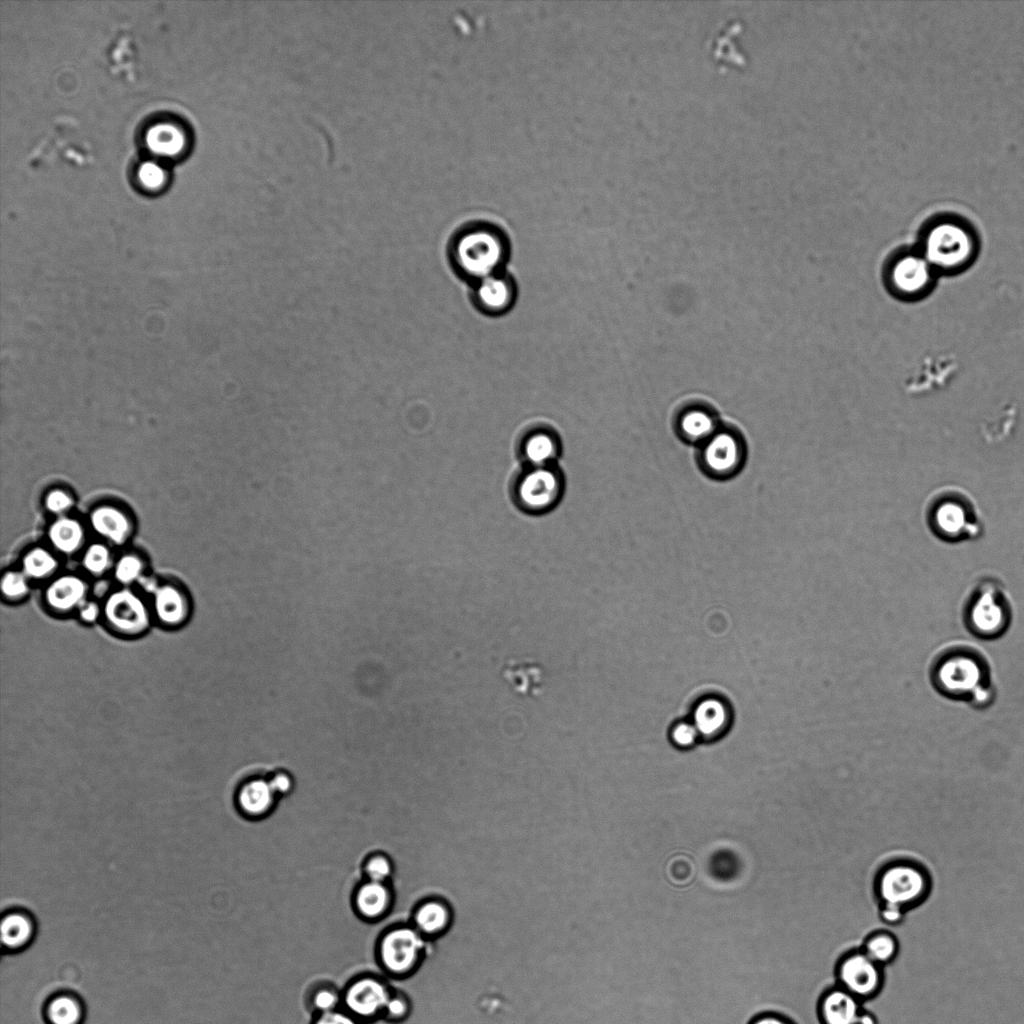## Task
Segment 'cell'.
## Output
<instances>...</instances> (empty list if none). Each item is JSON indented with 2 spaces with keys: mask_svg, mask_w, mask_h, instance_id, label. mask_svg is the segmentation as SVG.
<instances>
[{
  "mask_svg": "<svg viewBox=\"0 0 1024 1024\" xmlns=\"http://www.w3.org/2000/svg\"><path fill=\"white\" fill-rule=\"evenodd\" d=\"M424 948V936L415 927L399 926L384 934L378 952L386 971L403 975L416 967Z\"/></svg>",
  "mask_w": 1024,
  "mask_h": 1024,
  "instance_id": "obj_11",
  "label": "cell"
},
{
  "mask_svg": "<svg viewBox=\"0 0 1024 1024\" xmlns=\"http://www.w3.org/2000/svg\"><path fill=\"white\" fill-rule=\"evenodd\" d=\"M295 788V778L286 768L252 765L239 775L232 790L236 812L248 821L268 818L280 801Z\"/></svg>",
  "mask_w": 1024,
  "mask_h": 1024,
  "instance_id": "obj_3",
  "label": "cell"
},
{
  "mask_svg": "<svg viewBox=\"0 0 1024 1024\" xmlns=\"http://www.w3.org/2000/svg\"><path fill=\"white\" fill-rule=\"evenodd\" d=\"M931 879L921 865L896 860L883 866L875 879V892L880 903L899 906L906 911L923 902L929 895Z\"/></svg>",
  "mask_w": 1024,
  "mask_h": 1024,
  "instance_id": "obj_7",
  "label": "cell"
},
{
  "mask_svg": "<svg viewBox=\"0 0 1024 1024\" xmlns=\"http://www.w3.org/2000/svg\"><path fill=\"white\" fill-rule=\"evenodd\" d=\"M860 949L875 963L884 967L898 955L899 941L893 933L877 930L864 939Z\"/></svg>",
  "mask_w": 1024,
  "mask_h": 1024,
  "instance_id": "obj_26",
  "label": "cell"
},
{
  "mask_svg": "<svg viewBox=\"0 0 1024 1024\" xmlns=\"http://www.w3.org/2000/svg\"><path fill=\"white\" fill-rule=\"evenodd\" d=\"M154 613L157 620L168 628L181 626L188 615L183 595L172 586L154 588Z\"/></svg>",
  "mask_w": 1024,
  "mask_h": 1024,
  "instance_id": "obj_20",
  "label": "cell"
},
{
  "mask_svg": "<svg viewBox=\"0 0 1024 1024\" xmlns=\"http://www.w3.org/2000/svg\"><path fill=\"white\" fill-rule=\"evenodd\" d=\"M698 461L702 470L716 479L729 478L742 468L746 449L743 440L735 432L718 428L706 441L699 445Z\"/></svg>",
  "mask_w": 1024,
  "mask_h": 1024,
  "instance_id": "obj_9",
  "label": "cell"
},
{
  "mask_svg": "<svg viewBox=\"0 0 1024 1024\" xmlns=\"http://www.w3.org/2000/svg\"><path fill=\"white\" fill-rule=\"evenodd\" d=\"M856 1024H878V1020L872 1012L863 1008L857 1018Z\"/></svg>",
  "mask_w": 1024,
  "mask_h": 1024,
  "instance_id": "obj_45",
  "label": "cell"
},
{
  "mask_svg": "<svg viewBox=\"0 0 1024 1024\" xmlns=\"http://www.w3.org/2000/svg\"><path fill=\"white\" fill-rule=\"evenodd\" d=\"M471 288L474 306L488 316H501L509 312L517 299V285L505 270L487 276Z\"/></svg>",
  "mask_w": 1024,
  "mask_h": 1024,
  "instance_id": "obj_14",
  "label": "cell"
},
{
  "mask_svg": "<svg viewBox=\"0 0 1024 1024\" xmlns=\"http://www.w3.org/2000/svg\"><path fill=\"white\" fill-rule=\"evenodd\" d=\"M104 618L110 630L123 638L143 636L149 629L150 613L133 592L121 590L111 594L104 605Z\"/></svg>",
  "mask_w": 1024,
  "mask_h": 1024,
  "instance_id": "obj_12",
  "label": "cell"
},
{
  "mask_svg": "<svg viewBox=\"0 0 1024 1024\" xmlns=\"http://www.w3.org/2000/svg\"><path fill=\"white\" fill-rule=\"evenodd\" d=\"M520 452L525 465L554 464V460L560 453V441L551 429L533 428L522 438Z\"/></svg>",
  "mask_w": 1024,
  "mask_h": 1024,
  "instance_id": "obj_17",
  "label": "cell"
},
{
  "mask_svg": "<svg viewBox=\"0 0 1024 1024\" xmlns=\"http://www.w3.org/2000/svg\"><path fill=\"white\" fill-rule=\"evenodd\" d=\"M57 567V560L47 550L34 548L23 558V573L34 579H41L52 574Z\"/></svg>",
  "mask_w": 1024,
  "mask_h": 1024,
  "instance_id": "obj_31",
  "label": "cell"
},
{
  "mask_svg": "<svg viewBox=\"0 0 1024 1024\" xmlns=\"http://www.w3.org/2000/svg\"><path fill=\"white\" fill-rule=\"evenodd\" d=\"M452 915V910L447 902L439 898H429L415 908L414 927L423 936L436 937L449 928Z\"/></svg>",
  "mask_w": 1024,
  "mask_h": 1024,
  "instance_id": "obj_18",
  "label": "cell"
},
{
  "mask_svg": "<svg viewBox=\"0 0 1024 1024\" xmlns=\"http://www.w3.org/2000/svg\"><path fill=\"white\" fill-rule=\"evenodd\" d=\"M90 523L99 535L115 544L124 543L129 536V520L122 511L115 507H97L90 515Z\"/></svg>",
  "mask_w": 1024,
  "mask_h": 1024,
  "instance_id": "obj_23",
  "label": "cell"
},
{
  "mask_svg": "<svg viewBox=\"0 0 1024 1024\" xmlns=\"http://www.w3.org/2000/svg\"><path fill=\"white\" fill-rule=\"evenodd\" d=\"M364 873L369 881L384 883L392 873V864L387 857L376 855L365 862Z\"/></svg>",
  "mask_w": 1024,
  "mask_h": 1024,
  "instance_id": "obj_35",
  "label": "cell"
},
{
  "mask_svg": "<svg viewBox=\"0 0 1024 1024\" xmlns=\"http://www.w3.org/2000/svg\"><path fill=\"white\" fill-rule=\"evenodd\" d=\"M0 931L2 944L9 949H18L31 940L34 928L28 916L9 913L3 917Z\"/></svg>",
  "mask_w": 1024,
  "mask_h": 1024,
  "instance_id": "obj_29",
  "label": "cell"
},
{
  "mask_svg": "<svg viewBox=\"0 0 1024 1024\" xmlns=\"http://www.w3.org/2000/svg\"><path fill=\"white\" fill-rule=\"evenodd\" d=\"M975 240L970 229L959 221L943 219L924 233L921 254L934 271L955 272L970 263Z\"/></svg>",
  "mask_w": 1024,
  "mask_h": 1024,
  "instance_id": "obj_6",
  "label": "cell"
},
{
  "mask_svg": "<svg viewBox=\"0 0 1024 1024\" xmlns=\"http://www.w3.org/2000/svg\"><path fill=\"white\" fill-rule=\"evenodd\" d=\"M502 676L520 695L536 696L542 689V669L534 662L510 661L504 665Z\"/></svg>",
  "mask_w": 1024,
  "mask_h": 1024,
  "instance_id": "obj_22",
  "label": "cell"
},
{
  "mask_svg": "<svg viewBox=\"0 0 1024 1024\" xmlns=\"http://www.w3.org/2000/svg\"><path fill=\"white\" fill-rule=\"evenodd\" d=\"M907 911L899 906L887 903H880L879 917L887 925L896 926L901 924Z\"/></svg>",
  "mask_w": 1024,
  "mask_h": 1024,
  "instance_id": "obj_42",
  "label": "cell"
},
{
  "mask_svg": "<svg viewBox=\"0 0 1024 1024\" xmlns=\"http://www.w3.org/2000/svg\"><path fill=\"white\" fill-rule=\"evenodd\" d=\"M391 893L384 883L368 881L361 884L354 895V906L363 918L381 916L390 904Z\"/></svg>",
  "mask_w": 1024,
  "mask_h": 1024,
  "instance_id": "obj_24",
  "label": "cell"
},
{
  "mask_svg": "<svg viewBox=\"0 0 1024 1024\" xmlns=\"http://www.w3.org/2000/svg\"><path fill=\"white\" fill-rule=\"evenodd\" d=\"M748 1024H796L792 1019L774 1012L761 1013L749 1021Z\"/></svg>",
  "mask_w": 1024,
  "mask_h": 1024,
  "instance_id": "obj_43",
  "label": "cell"
},
{
  "mask_svg": "<svg viewBox=\"0 0 1024 1024\" xmlns=\"http://www.w3.org/2000/svg\"><path fill=\"white\" fill-rule=\"evenodd\" d=\"M82 1018L81 1004L69 995L54 997L46 1008V1019L49 1024H81Z\"/></svg>",
  "mask_w": 1024,
  "mask_h": 1024,
  "instance_id": "obj_30",
  "label": "cell"
},
{
  "mask_svg": "<svg viewBox=\"0 0 1024 1024\" xmlns=\"http://www.w3.org/2000/svg\"><path fill=\"white\" fill-rule=\"evenodd\" d=\"M934 272L921 253H905L890 265L888 280L897 295L916 298L930 289Z\"/></svg>",
  "mask_w": 1024,
  "mask_h": 1024,
  "instance_id": "obj_13",
  "label": "cell"
},
{
  "mask_svg": "<svg viewBox=\"0 0 1024 1024\" xmlns=\"http://www.w3.org/2000/svg\"><path fill=\"white\" fill-rule=\"evenodd\" d=\"M138 178L145 188L155 190L162 186L166 179V174L159 164L145 162L138 170Z\"/></svg>",
  "mask_w": 1024,
  "mask_h": 1024,
  "instance_id": "obj_36",
  "label": "cell"
},
{
  "mask_svg": "<svg viewBox=\"0 0 1024 1024\" xmlns=\"http://www.w3.org/2000/svg\"><path fill=\"white\" fill-rule=\"evenodd\" d=\"M49 540L62 553H73L83 542L84 532L81 524L72 518L62 517L56 520L49 529Z\"/></svg>",
  "mask_w": 1024,
  "mask_h": 1024,
  "instance_id": "obj_27",
  "label": "cell"
},
{
  "mask_svg": "<svg viewBox=\"0 0 1024 1024\" xmlns=\"http://www.w3.org/2000/svg\"><path fill=\"white\" fill-rule=\"evenodd\" d=\"M729 717V710L720 699L707 698L696 706L692 723L700 737L715 738L727 728Z\"/></svg>",
  "mask_w": 1024,
  "mask_h": 1024,
  "instance_id": "obj_21",
  "label": "cell"
},
{
  "mask_svg": "<svg viewBox=\"0 0 1024 1024\" xmlns=\"http://www.w3.org/2000/svg\"><path fill=\"white\" fill-rule=\"evenodd\" d=\"M110 564V553L102 544H92L83 556L85 569L94 575L102 574Z\"/></svg>",
  "mask_w": 1024,
  "mask_h": 1024,
  "instance_id": "obj_32",
  "label": "cell"
},
{
  "mask_svg": "<svg viewBox=\"0 0 1024 1024\" xmlns=\"http://www.w3.org/2000/svg\"><path fill=\"white\" fill-rule=\"evenodd\" d=\"M146 141L152 152L158 155L172 156L183 148L184 135L175 125L161 123L148 131Z\"/></svg>",
  "mask_w": 1024,
  "mask_h": 1024,
  "instance_id": "obj_28",
  "label": "cell"
},
{
  "mask_svg": "<svg viewBox=\"0 0 1024 1024\" xmlns=\"http://www.w3.org/2000/svg\"><path fill=\"white\" fill-rule=\"evenodd\" d=\"M390 997L382 981L374 977H363L352 981L345 988L343 1001L349 1013L365 1022L382 1015Z\"/></svg>",
  "mask_w": 1024,
  "mask_h": 1024,
  "instance_id": "obj_15",
  "label": "cell"
},
{
  "mask_svg": "<svg viewBox=\"0 0 1024 1024\" xmlns=\"http://www.w3.org/2000/svg\"><path fill=\"white\" fill-rule=\"evenodd\" d=\"M311 1024H362L348 1011L333 1010L318 1014Z\"/></svg>",
  "mask_w": 1024,
  "mask_h": 1024,
  "instance_id": "obj_41",
  "label": "cell"
},
{
  "mask_svg": "<svg viewBox=\"0 0 1024 1024\" xmlns=\"http://www.w3.org/2000/svg\"><path fill=\"white\" fill-rule=\"evenodd\" d=\"M143 570L141 560L134 555L121 557L115 566V576L123 584H129L137 580Z\"/></svg>",
  "mask_w": 1024,
  "mask_h": 1024,
  "instance_id": "obj_33",
  "label": "cell"
},
{
  "mask_svg": "<svg viewBox=\"0 0 1024 1024\" xmlns=\"http://www.w3.org/2000/svg\"><path fill=\"white\" fill-rule=\"evenodd\" d=\"M72 504L73 501L71 497L65 491L60 489L50 491L45 498L46 508L54 514L67 511Z\"/></svg>",
  "mask_w": 1024,
  "mask_h": 1024,
  "instance_id": "obj_40",
  "label": "cell"
},
{
  "mask_svg": "<svg viewBox=\"0 0 1024 1024\" xmlns=\"http://www.w3.org/2000/svg\"><path fill=\"white\" fill-rule=\"evenodd\" d=\"M935 687L950 698L969 699L989 686L986 661L967 647H955L944 652L932 669Z\"/></svg>",
  "mask_w": 1024,
  "mask_h": 1024,
  "instance_id": "obj_5",
  "label": "cell"
},
{
  "mask_svg": "<svg viewBox=\"0 0 1024 1024\" xmlns=\"http://www.w3.org/2000/svg\"><path fill=\"white\" fill-rule=\"evenodd\" d=\"M719 427L711 413L704 409H690L679 420V433L690 443L700 445L714 434Z\"/></svg>",
  "mask_w": 1024,
  "mask_h": 1024,
  "instance_id": "obj_25",
  "label": "cell"
},
{
  "mask_svg": "<svg viewBox=\"0 0 1024 1024\" xmlns=\"http://www.w3.org/2000/svg\"><path fill=\"white\" fill-rule=\"evenodd\" d=\"M838 985L861 1002L874 998L882 989L883 967L861 949L845 953L836 966Z\"/></svg>",
  "mask_w": 1024,
  "mask_h": 1024,
  "instance_id": "obj_10",
  "label": "cell"
},
{
  "mask_svg": "<svg viewBox=\"0 0 1024 1024\" xmlns=\"http://www.w3.org/2000/svg\"><path fill=\"white\" fill-rule=\"evenodd\" d=\"M671 738L675 745L685 748L691 747L700 736L693 723L680 722L673 727Z\"/></svg>",
  "mask_w": 1024,
  "mask_h": 1024,
  "instance_id": "obj_38",
  "label": "cell"
},
{
  "mask_svg": "<svg viewBox=\"0 0 1024 1024\" xmlns=\"http://www.w3.org/2000/svg\"><path fill=\"white\" fill-rule=\"evenodd\" d=\"M923 518L931 534L946 543L978 539L985 531L977 502L957 486L934 490L924 503Z\"/></svg>",
  "mask_w": 1024,
  "mask_h": 1024,
  "instance_id": "obj_2",
  "label": "cell"
},
{
  "mask_svg": "<svg viewBox=\"0 0 1024 1024\" xmlns=\"http://www.w3.org/2000/svg\"><path fill=\"white\" fill-rule=\"evenodd\" d=\"M3 594L13 600L20 599L28 592L26 575L21 572H7L1 582Z\"/></svg>",
  "mask_w": 1024,
  "mask_h": 1024,
  "instance_id": "obj_34",
  "label": "cell"
},
{
  "mask_svg": "<svg viewBox=\"0 0 1024 1024\" xmlns=\"http://www.w3.org/2000/svg\"><path fill=\"white\" fill-rule=\"evenodd\" d=\"M510 254L505 232L486 221L462 225L452 236L448 255L456 274L471 285L504 270Z\"/></svg>",
  "mask_w": 1024,
  "mask_h": 1024,
  "instance_id": "obj_1",
  "label": "cell"
},
{
  "mask_svg": "<svg viewBox=\"0 0 1024 1024\" xmlns=\"http://www.w3.org/2000/svg\"><path fill=\"white\" fill-rule=\"evenodd\" d=\"M86 585L78 577L65 575L54 580L46 590L45 598L50 608L66 613L85 602Z\"/></svg>",
  "mask_w": 1024,
  "mask_h": 1024,
  "instance_id": "obj_19",
  "label": "cell"
},
{
  "mask_svg": "<svg viewBox=\"0 0 1024 1024\" xmlns=\"http://www.w3.org/2000/svg\"><path fill=\"white\" fill-rule=\"evenodd\" d=\"M410 1013V1004L404 996H391L384 1008L382 1016L386 1021L399 1023L405 1020Z\"/></svg>",
  "mask_w": 1024,
  "mask_h": 1024,
  "instance_id": "obj_37",
  "label": "cell"
},
{
  "mask_svg": "<svg viewBox=\"0 0 1024 1024\" xmlns=\"http://www.w3.org/2000/svg\"><path fill=\"white\" fill-rule=\"evenodd\" d=\"M863 1002L839 985L826 990L819 999L820 1024H856Z\"/></svg>",
  "mask_w": 1024,
  "mask_h": 1024,
  "instance_id": "obj_16",
  "label": "cell"
},
{
  "mask_svg": "<svg viewBox=\"0 0 1024 1024\" xmlns=\"http://www.w3.org/2000/svg\"><path fill=\"white\" fill-rule=\"evenodd\" d=\"M100 615V609L93 602H84L79 608L80 619L87 624L94 623Z\"/></svg>",
  "mask_w": 1024,
  "mask_h": 1024,
  "instance_id": "obj_44",
  "label": "cell"
},
{
  "mask_svg": "<svg viewBox=\"0 0 1024 1024\" xmlns=\"http://www.w3.org/2000/svg\"><path fill=\"white\" fill-rule=\"evenodd\" d=\"M563 485L562 474L555 464L525 465L513 483L514 501L525 512L544 513L559 502Z\"/></svg>",
  "mask_w": 1024,
  "mask_h": 1024,
  "instance_id": "obj_8",
  "label": "cell"
},
{
  "mask_svg": "<svg viewBox=\"0 0 1024 1024\" xmlns=\"http://www.w3.org/2000/svg\"><path fill=\"white\" fill-rule=\"evenodd\" d=\"M340 998L334 990L320 989L312 997V1007L318 1014L336 1010Z\"/></svg>",
  "mask_w": 1024,
  "mask_h": 1024,
  "instance_id": "obj_39",
  "label": "cell"
},
{
  "mask_svg": "<svg viewBox=\"0 0 1024 1024\" xmlns=\"http://www.w3.org/2000/svg\"><path fill=\"white\" fill-rule=\"evenodd\" d=\"M962 617L967 629L981 639L1002 636L1012 621V605L1002 581L993 575L976 578L964 593Z\"/></svg>",
  "mask_w": 1024,
  "mask_h": 1024,
  "instance_id": "obj_4",
  "label": "cell"
}]
</instances>
